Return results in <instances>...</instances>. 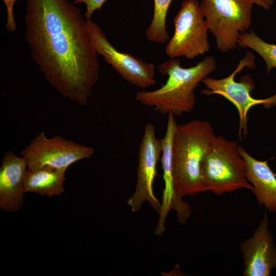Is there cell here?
<instances>
[{"label":"cell","mask_w":276,"mask_h":276,"mask_svg":"<svg viewBox=\"0 0 276 276\" xmlns=\"http://www.w3.org/2000/svg\"><path fill=\"white\" fill-rule=\"evenodd\" d=\"M174 32L165 53L170 58L192 60L210 50L208 28L197 0H184L173 18Z\"/></svg>","instance_id":"cell-7"},{"label":"cell","mask_w":276,"mask_h":276,"mask_svg":"<svg viewBox=\"0 0 276 276\" xmlns=\"http://www.w3.org/2000/svg\"><path fill=\"white\" fill-rule=\"evenodd\" d=\"M86 22L91 43L97 53L125 80L142 89L156 84L154 64L118 51L97 24L91 19L86 20Z\"/></svg>","instance_id":"cell-9"},{"label":"cell","mask_w":276,"mask_h":276,"mask_svg":"<svg viewBox=\"0 0 276 276\" xmlns=\"http://www.w3.org/2000/svg\"><path fill=\"white\" fill-rule=\"evenodd\" d=\"M199 5L217 49L221 53L236 49L240 34L251 25L254 4L249 0H201Z\"/></svg>","instance_id":"cell-5"},{"label":"cell","mask_w":276,"mask_h":276,"mask_svg":"<svg viewBox=\"0 0 276 276\" xmlns=\"http://www.w3.org/2000/svg\"><path fill=\"white\" fill-rule=\"evenodd\" d=\"M244 276H269L276 268V245L265 212L252 236L240 244Z\"/></svg>","instance_id":"cell-12"},{"label":"cell","mask_w":276,"mask_h":276,"mask_svg":"<svg viewBox=\"0 0 276 276\" xmlns=\"http://www.w3.org/2000/svg\"><path fill=\"white\" fill-rule=\"evenodd\" d=\"M172 0H154V10L151 22L145 30L147 39L152 42L164 44L169 40L166 28V18Z\"/></svg>","instance_id":"cell-16"},{"label":"cell","mask_w":276,"mask_h":276,"mask_svg":"<svg viewBox=\"0 0 276 276\" xmlns=\"http://www.w3.org/2000/svg\"><path fill=\"white\" fill-rule=\"evenodd\" d=\"M93 147L68 140L61 136L46 137L41 132L24 149L21 154L27 162L28 169L50 167L66 170L76 162L90 158Z\"/></svg>","instance_id":"cell-8"},{"label":"cell","mask_w":276,"mask_h":276,"mask_svg":"<svg viewBox=\"0 0 276 276\" xmlns=\"http://www.w3.org/2000/svg\"><path fill=\"white\" fill-rule=\"evenodd\" d=\"M162 152L161 139L157 138L154 125L148 123L139 146L135 190L127 200L132 212L140 210L145 201L158 213L160 211L161 203L154 194L153 186L157 175L156 165Z\"/></svg>","instance_id":"cell-10"},{"label":"cell","mask_w":276,"mask_h":276,"mask_svg":"<svg viewBox=\"0 0 276 276\" xmlns=\"http://www.w3.org/2000/svg\"><path fill=\"white\" fill-rule=\"evenodd\" d=\"M7 10V20L5 28L8 32L15 31L17 26L14 16L13 9L17 0H3Z\"/></svg>","instance_id":"cell-18"},{"label":"cell","mask_w":276,"mask_h":276,"mask_svg":"<svg viewBox=\"0 0 276 276\" xmlns=\"http://www.w3.org/2000/svg\"><path fill=\"white\" fill-rule=\"evenodd\" d=\"M28 164L24 156L7 151L0 168V208L16 213L24 204L23 182Z\"/></svg>","instance_id":"cell-13"},{"label":"cell","mask_w":276,"mask_h":276,"mask_svg":"<svg viewBox=\"0 0 276 276\" xmlns=\"http://www.w3.org/2000/svg\"><path fill=\"white\" fill-rule=\"evenodd\" d=\"M245 67L250 69L255 67V56L250 52L240 60L236 69L226 77L205 78L202 82L206 88L201 91L202 94L208 96H222L234 104L239 117L238 134L240 140L245 139L248 134L247 114L252 107L263 104L266 108H271L276 106V94L265 99H256L251 96L255 83L249 74L242 76L239 81L235 80V76Z\"/></svg>","instance_id":"cell-6"},{"label":"cell","mask_w":276,"mask_h":276,"mask_svg":"<svg viewBox=\"0 0 276 276\" xmlns=\"http://www.w3.org/2000/svg\"><path fill=\"white\" fill-rule=\"evenodd\" d=\"M238 44L242 48H248L257 53L265 61L266 72L276 68V44L264 41L254 31L241 33Z\"/></svg>","instance_id":"cell-17"},{"label":"cell","mask_w":276,"mask_h":276,"mask_svg":"<svg viewBox=\"0 0 276 276\" xmlns=\"http://www.w3.org/2000/svg\"><path fill=\"white\" fill-rule=\"evenodd\" d=\"M106 0H75L74 3H84L86 6V12L84 17L86 20L91 19L94 12L100 10Z\"/></svg>","instance_id":"cell-19"},{"label":"cell","mask_w":276,"mask_h":276,"mask_svg":"<svg viewBox=\"0 0 276 276\" xmlns=\"http://www.w3.org/2000/svg\"><path fill=\"white\" fill-rule=\"evenodd\" d=\"M65 171L50 167L27 169L23 182L24 193L34 192L49 197L60 195L64 191Z\"/></svg>","instance_id":"cell-15"},{"label":"cell","mask_w":276,"mask_h":276,"mask_svg":"<svg viewBox=\"0 0 276 276\" xmlns=\"http://www.w3.org/2000/svg\"><path fill=\"white\" fill-rule=\"evenodd\" d=\"M25 37L31 56L62 96L86 105L100 64L81 10L70 0H27Z\"/></svg>","instance_id":"cell-1"},{"label":"cell","mask_w":276,"mask_h":276,"mask_svg":"<svg viewBox=\"0 0 276 276\" xmlns=\"http://www.w3.org/2000/svg\"><path fill=\"white\" fill-rule=\"evenodd\" d=\"M216 68L211 56L187 68L181 66L179 60L170 58L158 66L159 72L168 77L166 82L156 89L137 92L135 99L160 114L179 116L191 112L196 105V87Z\"/></svg>","instance_id":"cell-2"},{"label":"cell","mask_w":276,"mask_h":276,"mask_svg":"<svg viewBox=\"0 0 276 276\" xmlns=\"http://www.w3.org/2000/svg\"><path fill=\"white\" fill-rule=\"evenodd\" d=\"M253 4L257 5L264 9L269 10L274 0H249Z\"/></svg>","instance_id":"cell-20"},{"label":"cell","mask_w":276,"mask_h":276,"mask_svg":"<svg viewBox=\"0 0 276 276\" xmlns=\"http://www.w3.org/2000/svg\"><path fill=\"white\" fill-rule=\"evenodd\" d=\"M216 136L208 121L195 119L177 124L172 139V159L174 190L179 198L206 191L202 164Z\"/></svg>","instance_id":"cell-3"},{"label":"cell","mask_w":276,"mask_h":276,"mask_svg":"<svg viewBox=\"0 0 276 276\" xmlns=\"http://www.w3.org/2000/svg\"><path fill=\"white\" fill-rule=\"evenodd\" d=\"M176 125L175 116L171 113L168 114L166 132L164 137L161 139L162 152L160 160L163 171L164 189L163 191L162 203L158 213L159 218L155 231V234L157 236L163 234L166 227L167 215L170 210H174L176 212L178 221L182 224L185 223L192 212L190 205L179 198L174 190L172 172V142Z\"/></svg>","instance_id":"cell-11"},{"label":"cell","mask_w":276,"mask_h":276,"mask_svg":"<svg viewBox=\"0 0 276 276\" xmlns=\"http://www.w3.org/2000/svg\"><path fill=\"white\" fill-rule=\"evenodd\" d=\"M239 150L246 165V176L253 187L259 205L276 213V176L267 161L259 160L250 155L242 146Z\"/></svg>","instance_id":"cell-14"},{"label":"cell","mask_w":276,"mask_h":276,"mask_svg":"<svg viewBox=\"0 0 276 276\" xmlns=\"http://www.w3.org/2000/svg\"><path fill=\"white\" fill-rule=\"evenodd\" d=\"M239 146L237 141L216 136L202 164V179L206 191L218 196L241 189L252 192Z\"/></svg>","instance_id":"cell-4"}]
</instances>
